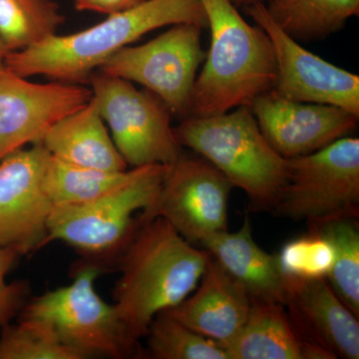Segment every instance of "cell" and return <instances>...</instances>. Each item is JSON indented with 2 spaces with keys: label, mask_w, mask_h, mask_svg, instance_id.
Returning <instances> with one entry per match:
<instances>
[{
  "label": "cell",
  "mask_w": 359,
  "mask_h": 359,
  "mask_svg": "<svg viewBox=\"0 0 359 359\" xmlns=\"http://www.w3.org/2000/svg\"><path fill=\"white\" fill-rule=\"evenodd\" d=\"M124 249L115 306L130 339L138 344L158 314L195 290L210 255L161 218L139 224Z\"/></svg>",
  "instance_id": "obj_1"
},
{
  "label": "cell",
  "mask_w": 359,
  "mask_h": 359,
  "mask_svg": "<svg viewBox=\"0 0 359 359\" xmlns=\"http://www.w3.org/2000/svg\"><path fill=\"white\" fill-rule=\"evenodd\" d=\"M179 23L207 27L201 0H144L82 32L54 34L23 50L9 52L4 66L25 78L41 75L81 84L116 52L148 32Z\"/></svg>",
  "instance_id": "obj_2"
},
{
  "label": "cell",
  "mask_w": 359,
  "mask_h": 359,
  "mask_svg": "<svg viewBox=\"0 0 359 359\" xmlns=\"http://www.w3.org/2000/svg\"><path fill=\"white\" fill-rule=\"evenodd\" d=\"M201 2L211 29V44L194 84L189 116L205 117L250 107L275 86L271 40L263 28L248 23L230 0Z\"/></svg>",
  "instance_id": "obj_3"
},
{
  "label": "cell",
  "mask_w": 359,
  "mask_h": 359,
  "mask_svg": "<svg viewBox=\"0 0 359 359\" xmlns=\"http://www.w3.org/2000/svg\"><path fill=\"white\" fill-rule=\"evenodd\" d=\"M180 145L211 163L249 198L250 209L271 212L287 179V159L271 147L252 109L189 116L174 129Z\"/></svg>",
  "instance_id": "obj_4"
},
{
  "label": "cell",
  "mask_w": 359,
  "mask_h": 359,
  "mask_svg": "<svg viewBox=\"0 0 359 359\" xmlns=\"http://www.w3.org/2000/svg\"><path fill=\"white\" fill-rule=\"evenodd\" d=\"M271 212L309 228L359 217V139L342 137L287 159V179Z\"/></svg>",
  "instance_id": "obj_5"
},
{
  "label": "cell",
  "mask_w": 359,
  "mask_h": 359,
  "mask_svg": "<svg viewBox=\"0 0 359 359\" xmlns=\"http://www.w3.org/2000/svg\"><path fill=\"white\" fill-rule=\"evenodd\" d=\"M171 165L140 167L127 183L82 204L52 208L45 245L60 241L88 255H104L126 247L138 222L157 200Z\"/></svg>",
  "instance_id": "obj_6"
},
{
  "label": "cell",
  "mask_w": 359,
  "mask_h": 359,
  "mask_svg": "<svg viewBox=\"0 0 359 359\" xmlns=\"http://www.w3.org/2000/svg\"><path fill=\"white\" fill-rule=\"evenodd\" d=\"M88 81L101 117L127 165H172L181 157L171 110L155 94L98 70Z\"/></svg>",
  "instance_id": "obj_7"
},
{
  "label": "cell",
  "mask_w": 359,
  "mask_h": 359,
  "mask_svg": "<svg viewBox=\"0 0 359 359\" xmlns=\"http://www.w3.org/2000/svg\"><path fill=\"white\" fill-rule=\"evenodd\" d=\"M99 269H80L65 287L50 290L26 304L21 318L43 321L68 346L92 355L125 358L133 355L137 344L130 339L115 304L97 294Z\"/></svg>",
  "instance_id": "obj_8"
},
{
  "label": "cell",
  "mask_w": 359,
  "mask_h": 359,
  "mask_svg": "<svg viewBox=\"0 0 359 359\" xmlns=\"http://www.w3.org/2000/svg\"><path fill=\"white\" fill-rule=\"evenodd\" d=\"M202 29L193 23L172 25L147 43L129 45L116 52L98 69L143 85L172 113L189 117L194 84L205 57L201 44Z\"/></svg>",
  "instance_id": "obj_9"
},
{
  "label": "cell",
  "mask_w": 359,
  "mask_h": 359,
  "mask_svg": "<svg viewBox=\"0 0 359 359\" xmlns=\"http://www.w3.org/2000/svg\"><path fill=\"white\" fill-rule=\"evenodd\" d=\"M231 182L204 158L181 156L170 166L154 205L139 223L165 219L191 244L228 230Z\"/></svg>",
  "instance_id": "obj_10"
},
{
  "label": "cell",
  "mask_w": 359,
  "mask_h": 359,
  "mask_svg": "<svg viewBox=\"0 0 359 359\" xmlns=\"http://www.w3.org/2000/svg\"><path fill=\"white\" fill-rule=\"evenodd\" d=\"M245 11L273 45L276 65L273 93L297 102L337 106L359 117L358 75L301 46L271 20L266 4H252Z\"/></svg>",
  "instance_id": "obj_11"
},
{
  "label": "cell",
  "mask_w": 359,
  "mask_h": 359,
  "mask_svg": "<svg viewBox=\"0 0 359 359\" xmlns=\"http://www.w3.org/2000/svg\"><path fill=\"white\" fill-rule=\"evenodd\" d=\"M49 157L37 143L0 161V247L25 255L45 245L53 208L44 190Z\"/></svg>",
  "instance_id": "obj_12"
},
{
  "label": "cell",
  "mask_w": 359,
  "mask_h": 359,
  "mask_svg": "<svg viewBox=\"0 0 359 359\" xmlns=\"http://www.w3.org/2000/svg\"><path fill=\"white\" fill-rule=\"evenodd\" d=\"M92 96L82 85L33 83L0 65V161L40 143L54 123L83 107Z\"/></svg>",
  "instance_id": "obj_13"
},
{
  "label": "cell",
  "mask_w": 359,
  "mask_h": 359,
  "mask_svg": "<svg viewBox=\"0 0 359 359\" xmlns=\"http://www.w3.org/2000/svg\"><path fill=\"white\" fill-rule=\"evenodd\" d=\"M259 129L285 159L311 154L353 131L358 116L327 104L297 102L273 91L250 106Z\"/></svg>",
  "instance_id": "obj_14"
},
{
  "label": "cell",
  "mask_w": 359,
  "mask_h": 359,
  "mask_svg": "<svg viewBox=\"0 0 359 359\" xmlns=\"http://www.w3.org/2000/svg\"><path fill=\"white\" fill-rule=\"evenodd\" d=\"M285 309L302 341L334 358H359V321L325 278H285Z\"/></svg>",
  "instance_id": "obj_15"
},
{
  "label": "cell",
  "mask_w": 359,
  "mask_h": 359,
  "mask_svg": "<svg viewBox=\"0 0 359 359\" xmlns=\"http://www.w3.org/2000/svg\"><path fill=\"white\" fill-rule=\"evenodd\" d=\"M250 306L245 287L210 256L192 294L164 313L222 346L244 325Z\"/></svg>",
  "instance_id": "obj_16"
},
{
  "label": "cell",
  "mask_w": 359,
  "mask_h": 359,
  "mask_svg": "<svg viewBox=\"0 0 359 359\" xmlns=\"http://www.w3.org/2000/svg\"><path fill=\"white\" fill-rule=\"evenodd\" d=\"M200 244L245 287L250 299L285 304V278L278 257L257 244L249 218L237 231H219Z\"/></svg>",
  "instance_id": "obj_17"
},
{
  "label": "cell",
  "mask_w": 359,
  "mask_h": 359,
  "mask_svg": "<svg viewBox=\"0 0 359 359\" xmlns=\"http://www.w3.org/2000/svg\"><path fill=\"white\" fill-rule=\"evenodd\" d=\"M52 157L106 171L128 170L106 127L95 98L54 123L40 142Z\"/></svg>",
  "instance_id": "obj_18"
},
{
  "label": "cell",
  "mask_w": 359,
  "mask_h": 359,
  "mask_svg": "<svg viewBox=\"0 0 359 359\" xmlns=\"http://www.w3.org/2000/svg\"><path fill=\"white\" fill-rule=\"evenodd\" d=\"M222 347L229 359H302L304 342L283 304L252 299L244 325Z\"/></svg>",
  "instance_id": "obj_19"
},
{
  "label": "cell",
  "mask_w": 359,
  "mask_h": 359,
  "mask_svg": "<svg viewBox=\"0 0 359 359\" xmlns=\"http://www.w3.org/2000/svg\"><path fill=\"white\" fill-rule=\"evenodd\" d=\"M266 7L271 20L292 39H318L358 15L359 0H269Z\"/></svg>",
  "instance_id": "obj_20"
},
{
  "label": "cell",
  "mask_w": 359,
  "mask_h": 359,
  "mask_svg": "<svg viewBox=\"0 0 359 359\" xmlns=\"http://www.w3.org/2000/svg\"><path fill=\"white\" fill-rule=\"evenodd\" d=\"M139 169L106 171L70 164L50 155L45 170L44 190L53 207L82 204L127 183Z\"/></svg>",
  "instance_id": "obj_21"
},
{
  "label": "cell",
  "mask_w": 359,
  "mask_h": 359,
  "mask_svg": "<svg viewBox=\"0 0 359 359\" xmlns=\"http://www.w3.org/2000/svg\"><path fill=\"white\" fill-rule=\"evenodd\" d=\"M65 21L53 0H0V40L8 53L56 34Z\"/></svg>",
  "instance_id": "obj_22"
},
{
  "label": "cell",
  "mask_w": 359,
  "mask_h": 359,
  "mask_svg": "<svg viewBox=\"0 0 359 359\" xmlns=\"http://www.w3.org/2000/svg\"><path fill=\"white\" fill-rule=\"evenodd\" d=\"M332 242L334 263L327 280L337 297L359 318L358 219H340L313 226Z\"/></svg>",
  "instance_id": "obj_23"
},
{
  "label": "cell",
  "mask_w": 359,
  "mask_h": 359,
  "mask_svg": "<svg viewBox=\"0 0 359 359\" xmlns=\"http://www.w3.org/2000/svg\"><path fill=\"white\" fill-rule=\"evenodd\" d=\"M148 349L156 359H229L218 342L191 330L167 313L156 316L149 327Z\"/></svg>",
  "instance_id": "obj_24"
},
{
  "label": "cell",
  "mask_w": 359,
  "mask_h": 359,
  "mask_svg": "<svg viewBox=\"0 0 359 359\" xmlns=\"http://www.w3.org/2000/svg\"><path fill=\"white\" fill-rule=\"evenodd\" d=\"M83 353L68 346L43 321L20 318L6 325L0 337V359H85Z\"/></svg>",
  "instance_id": "obj_25"
},
{
  "label": "cell",
  "mask_w": 359,
  "mask_h": 359,
  "mask_svg": "<svg viewBox=\"0 0 359 359\" xmlns=\"http://www.w3.org/2000/svg\"><path fill=\"white\" fill-rule=\"evenodd\" d=\"M285 278L327 280L334 263V248L325 235L309 229V233L292 238L276 255Z\"/></svg>",
  "instance_id": "obj_26"
},
{
  "label": "cell",
  "mask_w": 359,
  "mask_h": 359,
  "mask_svg": "<svg viewBox=\"0 0 359 359\" xmlns=\"http://www.w3.org/2000/svg\"><path fill=\"white\" fill-rule=\"evenodd\" d=\"M18 256L16 250L0 247V328L8 325L25 299V285L7 282V275Z\"/></svg>",
  "instance_id": "obj_27"
},
{
  "label": "cell",
  "mask_w": 359,
  "mask_h": 359,
  "mask_svg": "<svg viewBox=\"0 0 359 359\" xmlns=\"http://www.w3.org/2000/svg\"><path fill=\"white\" fill-rule=\"evenodd\" d=\"M144 0H74V6L80 11H94L103 14H115L127 11Z\"/></svg>",
  "instance_id": "obj_28"
},
{
  "label": "cell",
  "mask_w": 359,
  "mask_h": 359,
  "mask_svg": "<svg viewBox=\"0 0 359 359\" xmlns=\"http://www.w3.org/2000/svg\"><path fill=\"white\" fill-rule=\"evenodd\" d=\"M230 1L236 7H237V6L248 7L250 6H252V4H266V2H268L269 0H230Z\"/></svg>",
  "instance_id": "obj_29"
},
{
  "label": "cell",
  "mask_w": 359,
  "mask_h": 359,
  "mask_svg": "<svg viewBox=\"0 0 359 359\" xmlns=\"http://www.w3.org/2000/svg\"><path fill=\"white\" fill-rule=\"evenodd\" d=\"M7 54H8V51L6 50L1 40H0V65H4V59H6Z\"/></svg>",
  "instance_id": "obj_30"
}]
</instances>
